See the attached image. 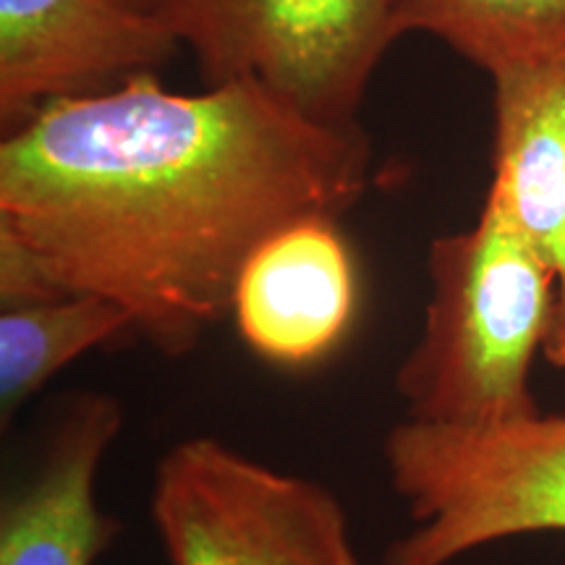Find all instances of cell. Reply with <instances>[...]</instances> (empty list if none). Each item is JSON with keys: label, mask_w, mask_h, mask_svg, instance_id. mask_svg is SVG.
<instances>
[{"label": "cell", "mask_w": 565, "mask_h": 565, "mask_svg": "<svg viewBox=\"0 0 565 565\" xmlns=\"http://www.w3.org/2000/svg\"><path fill=\"white\" fill-rule=\"evenodd\" d=\"M370 186L362 126L315 121L252 79L183 95L137 74L42 105L0 141V228L171 359L231 315L267 238L338 223Z\"/></svg>", "instance_id": "cell-1"}, {"label": "cell", "mask_w": 565, "mask_h": 565, "mask_svg": "<svg viewBox=\"0 0 565 565\" xmlns=\"http://www.w3.org/2000/svg\"><path fill=\"white\" fill-rule=\"evenodd\" d=\"M427 273L422 335L395 372L406 419L487 427L540 414L529 377L555 322L550 267L484 196L475 225L435 238Z\"/></svg>", "instance_id": "cell-2"}, {"label": "cell", "mask_w": 565, "mask_h": 565, "mask_svg": "<svg viewBox=\"0 0 565 565\" xmlns=\"http://www.w3.org/2000/svg\"><path fill=\"white\" fill-rule=\"evenodd\" d=\"M383 456L414 521L385 565H450L511 536L565 532V414L487 427L404 419Z\"/></svg>", "instance_id": "cell-3"}, {"label": "cell", "mask_w": 565, "mask_h": 565, "mask_svg": "<svg viewBox=\"0 0 565 565\" xmlns=\"http://www.w3.org/2000/svg\"><path fill=\"white\" fill-rule=\"evenodd\" d=\"M154 13L207 87L252 79L330 126L359 124L374 68L398 40L393 0H166Z\"/></svg>", "instance_id": "cell-4"}, {"label": "cell", "mask_w": 565, "mask_h": 565, "mask_svg": "<svg viewBox=\"0 0 565 565\" xmlns=\"http://www.w3.org/2000/svg\"><path fill=\"white\" fill-rule=\"evenodd\" d=\"M152 521L171 565H362L328 487L189 437L160 458Z\"/></svg>", "instance_id": "cell-5"}, {"label": "cell", "mask_w": 565, "mask_h": 565, "mask_svg": "<svg viewBox=\"0 0 565 565\" xmlns=\"http://www.w3.org/2000/svg\"><path fill=\"white\" fill-rule=\"evenodd\" d=\"M181 51L166 21L137 0H0V126L42 105L158 74Z\"/></svg>", "instance_id": "cell-6"}, {"label": "cell", "mask_w": 565, "mask_h": 565, "mask_svg": "<svg viewBox=\"0 0 565 565\" xmlns=\"http://www.w3.org/2000/svg\"><path fill=\"white\" fill-rule=\"evenodd\" d=\"M121 427L116 395L66 401L32 471L3 498L0 565H95L118 532L97 503V477Z\"/></svg>", "instance_id": "cell-7"}, {"label": "cell", "mask_w": 565, "mask_h": 565, "mask_svg": "<svg viewBox=\"0 0 565 565\" xmlns=\"http://www.w3.org/2000/svg\"><path fill=\"white\" fill-rule=\"evenodd\" d=\"M356 312V267L335 221H301L275 233L238 275L231 315L265 362H322Z\"/></svg>", "instance_id": "cell-8"}, {"label": "cell", "mask_w": 565, "mask_h": 565, "mask_svg": "<svg viewBox=\"0 0 565 565\" xmlns=\"http://www.w3.org/2000/svg\"><path fill=\"white\" fill-rule=\"evenodd\" d=\"M492 181L487 200L555 278L545 359L565 366V61L492 74Z\"/></svg>", "instance_id": "cell-9"}, {"label": "cell", "mask_w": 565, "mask_h": 565, "mask_svg": "<svg viewBox=\"0 0 565 565\" xmlns=\"http://www.w3.org/2000/svg\"><path fill=\"white\" fill-rule=\"evenodd\" d=\"M393 21L398 38L433 34L490 76L565 61V0H393Z\"/></svg>", "instance_id": "cell-10"}, {"label": "cell", "mask_w": 565, "mask_h": 565, "mask_svg": "<svg viewBox=\"0 0 565 565\" xmlns=\"http://www.w3.org/2000/svg\"><path fill=\"white\" fill-rule=\"evenodd\" d=\"M134 333L124 307L103 296L71 294L32 307L0 312V422L17 419L21 406L84 353Z\"/></svg>", "instance_id": "cell-11"}, {"label": "cell", "mask_w": 565, "mask_h": 565, "mask_svg": "<svg viewBox=\"0 0 565 565\" xmlns=\"http://www.w3.org/2000/svg\"><path fill=\"white\" fill-rule=\"evenodd\" d=\"M63 294L42 265V259L24 242L0 228V307L19 309L32 303L61 299Z\"/></svg>", "instance_id": "cell-12"}, {"label": "cell", "mask_w": 565, "mask_h": 565, "mask_svg": "<svg viewBox=\"0 0 565 565\" xmlns=\"http://www.w3.org/2000/svg\"><path fill=\"white\" fill-rule=\"evenodd\" d=\"M137 3H141L145 6V9H150V11H158L162 3H166V0H137Z\"/></svg>", "instance_id": "cell-13"}]
</instances>
